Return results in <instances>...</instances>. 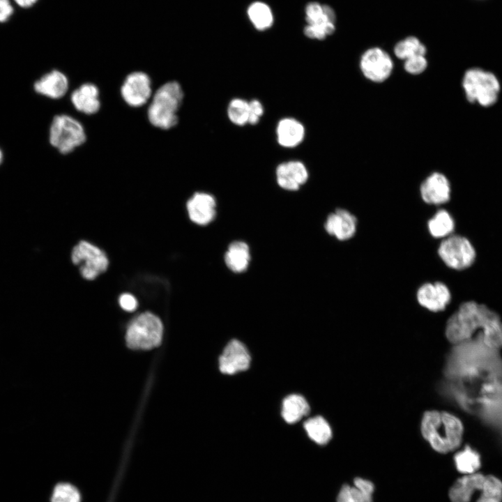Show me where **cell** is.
<instances>
[{
  "label": "cell",
  "instance_id": "6",
  "mask_svg": "<svg viewBox=\"0 0 502 502\" xmlns=\"http://www.w3.org/2000/svg\"><path fill=\"white\" fill-rule=\"evenodd\" d=\"M162 324L151 312H144L134 319L127 329L126 340L129 348L150 349L160 345L162 337Z\"/></svg>",
  "mask_w": 502,
  "mask_h": 502
},
{
  "label": "cell",
  "instance_id": "4",
  "mask_svg": "<svg viewBox=\"0 0 502 502\" xmlns=\"http://www.w3.org/2000/svg\"><path fill=\"white\" fill-rule=\"evenodd\" d=\"M462 86L467 100L483 107L494 105L500 92V82L491 72L480 68H471L466 71Z\"/></svg>",
  "mask_w": 502,
  "mask_h": 502
},
{
  "label": "cell",
  "instance_id": "7",
  "mask_svg": "<svg viewBox=\"0 0 502 502\" xmlns=\"http://www.w3.org/2000/svg\"><path fill=\"white\" fill-rule=\"evenodd\" d=\"M82 125L74 118L60 114L54 117L50 129V144L58 151L67 154L86 141Z\"/></svg>",
  "mask_w": 502,
  "mask_h": 502
},
{
  "label": "cell",
  "instance_id": "29",
  "mask_svg": "<svg viewBox=\"0 0 502 502\" xmlns=\"http://www.w3.org/2000/svg\"><path fill=\"white\" fill-rule=\"evenodd\" d=\"M248 16L259 30L269 28L273 21V17L270 8L262 2H255L250 5L248 10Z\"/></svg>",
  "mask_w": 502,
  "mask_h": 502
},
{
  "label": "cell",
  "instance_id": "28",
  "mask_svg": "<svg viewBox=\"0 0 502 502\" xmlns=\"http://www.w3.org/2000/svg\"><path fill=\"white\" fill-rule=\"evenodd\" d=\"M395 56L402 60H406L417 55H425V45L415 36H408L397 42L393 49Z\"/></svg>",
  "mask_w": 502,
  "mask_h": 502
},
{
  "label": "cell",
  "instance_id": "26",
  "mask_svg": "<svg viewBox=\"0 0 502 502\" xmlns=\"http://www.w3.org/2000/svg\"><path fill=\"white\" fill-rule=\"evenodd\" d=\"M303 426L308 436L317 444L325 445L332 437L331 428L321 416H315L307 420Z\"/></svg>",
  "mask_w": 502,
  "mask_h": 502
},
{
  "label": "cell",
  "instance_id": "10",
  "mask_svg": "<svg viewBox=\"0 0 502 502\" xmlns=\"http://www.w3.org/2000/svg\"><path fill=\"white\" fill-rule=\"evenodd\" d=\"M359 66L365 78L373 82L381 83L389 78L394 65L392 58L385 50L373 47L363 53Z\"/></svg>",
  "mask_w": 502,
  "mask_h": 502
},
{
  "label": "cell",
  "instance_id": "8",
  "mask_svg": "<svg viewBox=\"0 0 502 502\" xmlns=\"http://www.w3.org/2000/svg\"><path fill=\"white\" fill-rule=\"evenodd\" d=\"M71 259L74 264L79 266L80 273L86 280L95 279L107 270L109 264L106 254L85 241L73 248Z\"/></svg>",
  "mask_w": 502,
  "mask_h": 502
},
{
  "label": "cell",
  "instance_id": "19",
  "mask_svg": "<svg viewBox=\"0 0 502 502\" xmlns=\"http://www.w3.org/2000/svg\"><path fill=\"white\" fill-rule=\"evenodd\" d=\"M486 476L482 473L466 474L458 479L449 492L452 502H469L476 490H481Z\"/></svg>",
  "mask_w": 502,
  "mask_h": 502
},
{
  "label": "cell",
  "instance_id": "17",
  "mask_svg": "<svg viewBox=\"0 0 502 502\" xmlns=\"http://www.w3.org/2000/svg\"><path fill=\"white\" fill-rule=\"evenodd\" d=\"M186 208L190 219L199 225L212 222L216 213L214 197L206 192H195L187 201Z\"/></svg>",
  "mask_w": 502,
  "mask_h": 502
},
{
  "label": "cell",
  "instance_id": "37",
  "mask_svg": "<svg viewBox=\"0 0 502 502\" xmlns=\"http://www.w3.org/2000/svg\"><path fill=\"white\" fill-rule=\"evenodd\" d=\"M15 2L22 8H29L36 3L38 0H14Z\"/></svg>",
  "mask_w": 502,
  "mask_h": 502
},
{
  "label": "cell",
  "instance_id": "31",
  "mask_svg": "<svg viewBox=\"0 0 502 502\" xmlns=\"http://www.w3.org/2000/svg\"><path fill=\"white\" fill-rule=\"evenodd\" d=\"M476 502H502V482L493 476H487Z\"/></svg>",
  "mask_w": 502,
  "mask_h": 502
},
{
  "label": "cell",
  "instance_id": "16",
  "mask_svg": "<svg viewBox=\"0 0 502 502\" xmlns=\"http://www.w3.org/2000/svg\"><path fill=\"white\" fill-rule=\"evenodd\" d=\"M278 185L284 190H297L308 179V171L301 161L290 160L280 163L275 171Z\"/></svg>",
  "mask_w": 502,
  "mask_h": 502
},
{
  "label": "cell",
  "instance_id": "23",
  "mask_svg": "<svg viewBox=\"0 0 502 502\" xmlns=\"http://www.w3.org/2000/svg\"><path fill=\"white\" fill-rule=\"evenodd\" d=\"M250 261L248 245L243 241H234L225 254L227 266L234 273H241L246 270Z\"/></svg>",
  "mask_w": 502,
  "mask_h": 502
},
{
  "label": "cell",
  "instance_id": "2",
  "mask_svg": "<svg viewBox=\"0 0 502 502\" xmlns=\"http://www.w3.org/2000/svg\"><path fill=\"white\" fill-rule=\"evenodd\" d=\"M463 432L460 420L446 411H429L422 418L423 437L434 450L441 453L457 449L462 443Z\"/></svg>",
  "mask_w": 502,
  "mask_h": 502
},
{
  "label": "cell",
  "instance_id": "22",
  "mask_svg": "<svg viewBox=\"0 0 502 502\" xmlns=\"http://www.w3.org/2000/svg\"><path fill=\"white\" fill-rule=\"evenodd\" d=\"M374 484L366 479L356 478L353 485H344L337 495V502H372Z\"/></svg>",
  "mask_w": 502,
  "mask_h": 502
},
{
  "label": "cell",
  "instance_id": "9",
  "mask_svg": "<svg viewBox=\"0 0 502 502\" xmlns=\"http://www.w3.org/2000/svg\"><path fill=\"white\" fill-rule=\"evenodd\" d=\"M335 13L328 5L310 2L305 8V35L311 39L324 40L335 30Z\"/></svg>",
  "mask_w": 502,
  "mask_h": 502
},
{
  "label": "cell",
  "instance_id": "21",
  "mask_svg": "<svg viewBox=\"0 0 502 502\" xmlns=\"http://www.w3.org/2000/svg\"><path fill=\"white\" fill-rule=\"evenodd\" d=\"M71 101L74 107L86 114H93L100 107L99 91L91 83H85L76 89L71 94Z\"/></svg>",
  "mask_w": 502,
  "mask_h": 502
},
{
  "label": "cell",
  "instance_id": "18",
  "mask_svg": "<svg viewBox=\"0 0 502 502\" xmlns=\"http://www.w3.org/2000/svg\"><path fill=\"white\" fill-rule=\"evenodd\" d=\"M305 135L304 126L294 118L286 117L280 120L276 127L278 144L284 148H294L303 140Z\"/></svg>",
  "mask_w": 502,
  "mask_h": 502
},
{
  "label": "cell",
  "instance_id": "13",
  "mask_svg": "<svg viewBox=\"0 0 502 502\" xmlns=\"http://www.w3.org/2000/svg\"><path fill=\"white\" fill-rule=\"evenodd\" d=\"M250 362L251 357L246 347L240 341L232 340L219 358V369L223 374H234L248 370Z\"/></svg>",
  "mask_w": 502,
  "mask_h": 502
},
{
  "label": "cell",
  "instance_id": "32",
  "mask_svg": "<svg viewBox=\"0 0 502 502\" xmlns=\"http://www.w3.org/2000/svg\"><path fill=\"white\" fill-rule=\"evenodd\" d=\"M78 491L69 484L57 485L52 492L51 502H79Z\"/></svg>",
  "mask_w": 502,
  "mask_h": 502
},
{
  "label": "cell",
  "instance_id": "36",
  "mask_svg": "<svg viewBox=\"0 0 502 502\" xmlns=\"http://www.w3.org/2000/svg\"><path fill=\"white\" fill-rule=\"evenodd\" d=\"M14 12L10 0H0V23L7 22Z\"/></svg>",
  "mask_w": 502,
  "mask_h": 502
},
{
  "label": "cell",
  "instance_id": "27",
  "mask_svg": "<svg viewBox=\"0 0 502 502\" xmlns=\"http://www.w3.org/2000/svg\"><path fill=\"white\" fill-rule=\"evenodd\" d=\"M454 461L457 471L464 474L476 473L481 465L480 455L469 446L455 454Z\"/></svg>",
  "mask_w": 502,
  "mask_h": 502
},
{
  "label": "cell",
  "instance_id": "30",
  "mask_svg": "<svg viewBox=\"0 0 502 502\" xmlns=\"http://www.w3.org/2000/svg\"><path fill=\"white\" fill-rule=\"evenodd\" d=\"M227 112L232 123L238 126L248 123L249 101L240 98H234L229 102Z\"/></svg>",
  "mask_w": 502,
  "mask_h": 502
},
{
  "label": "cell",
  "instance_id": "11",
  "mask_svg": "<svg viewBox=\"0 0 502 502\" xmlns=\"http://www.w3.org/2000/svg\"><path fill=\"white\" fill-rule=\"evenodd\" d=\"M125 102L132 107L144 105L151 96V82L149 75L137 71L129 74L121 88Z\"/></svg>",
  "mask_w": 502,
  "mask_h": 502
},
{
  "label": "cell",
  "instance_id": "38",
  "mask_svg": "<svg viewBox=\"0 0 502 502\" xmlns=\"http://www.w3.org/2000/svg\"><path fill=\"white\" fill-rule=\"evenodd\" d=\"M1 160H2V153L0 150V163H1Z\"/></svg>",
  "mask_w": 502,
  "mask_h": 502
},
{
  "label": "cell",
  "instance_id": "14",
  "mask_svg": "<svg viewBox=\"0 0 502 502\" xmlns=\"http://www.w3.org/2000/svg\"><path fill=\"white\" fill-rule=\"evenodd\" d=\"M451 190L450 183L446 176L436 172L429 174L422 182L420 194L426 204L442 205L450 201Z\"/></svg>",
  "mask_w": 502,
  "mask_h": 502
},
{
  "label": "cell",
  "instance_id": "34",
  "mask_svg": "<svg viewBox=\"0 0 502 502\" xmlns=\"http://www.w3.org/2000/svg\"><path fill=\"white\" fill-rule=\"evenodd\" d=\"M264 114L262 103L257 99L249 101V118L248 124H257Z\"/></svg>",
  "mask_w": 502,
  "mask_h": 502
},
{
  "label": "cell",
  "instance_id": "25",
  "mask_svg": "<svg viewBox=\"0 0 502 502\" xmlns=\"http://www.w3.org/2000/svg\"><path fill=\"white\" fill-rule=\"evenodd\" d=\"M427 229L432 237L443 239L454 234L455 222L447 210L439 209L428 220Z\"/></svg>",
  "mask_w": 502,
  "mask_h": 502
},
{
  "label": "cell",
  "instance_id": "35",
  "mask_svg": "<svg viewBox=\"0 0 502 502\" xmlns=\"http://www.w3.org/2000/svg\"><path fill=\"white\" fill-rule=\"evenodd\" d=\"M119 304L126 311L132 312L137 308V301L130 294H123L119 298Z\"/></svg>",
  "mask_w": 502,
  "mask_h": 502
},
{
  "label": "cell",
  "instance_id": "33",
  "mask_svg": "<svg viewBox=\"0 0 502 502\" xmlns=\"http://www.w3.org/2000/svg\"><path fill=\"white\" fill-rule=\"evenodd\" d=\"M404 61L405 71L411 75H419L423 73L428 64L425 55L414 56Z\"/></svg>",
  "mask_w": 502,
  "mask_h": 502
},
{
  "label": "cell",
  "instance_id": "12",
  "mask_svg": "<svg viewBox=\"0 0 502 502\" xmlns=\"http://www.w3.org/2000/svg\"><path fill=\"white\" fill-rule=\"evenodd\" d=\"M416 299L422 307L437 312L444 310L450 303L452 293L444 282H427L418 289Z\"/></svg>",
  "mask_w": 502,
  "mask_h": 502
},
{
  "label": "cell",
  "instance_id": "15",
  "mask_svg": "<svg viewBox=\"0 0 502 502\" xmlns=\"http://www.w3.org/2000/svg\"><path fill=\"white\" fill-rule=\"evenodd\" d=\"M326 232L340 241L351 238L357 229V219L350 211L337 208L330 213L324 223Z\"/></svg>",
  "mask_w": 502,
  "mask_h": 502
},
{
  "label": "cell",
  "instance_id": "1",
  "mask_svg": "<svg viewBox=\"0 0 502 502\" xmlns=\"http://www.w3.org/2000/svg\"><path fill=\"white\" fill-rule=\"evenodd\" d=\"M446 335L456 345L478 340L489 349H499L502 348V319L487 304L466 301L448 319Z\"/></svg>",
  "mask_w": 502,
  "mask_h": 502
},
{
  "label": "cell",
  "instance_id": "3",
  "mask_svg": "<svg viewBox=\"0 0 502 502\" xmlns=\"http://www.w3.org/2000/svg\"><path fill=\"white\" fill-rule=\"evenodd\" d=\"M183 98V91L176 81L168 82L158 89L147 110L149 122L155 127L167 130L178 121L177 112Z\"/></svg>",
  "mask_w": 502,
  "mask_h": 502
},
{
  "label": "cell",
  "instance_id": "5",
  "mask_svg": "<svg viewBox=\"0 0 502 502\" xmlns=\"http://www.w3.org/2000/svg\"><path fill=\"white\" fill-rule=\"evenodd\" d=\"M437 254L448 268L456 271L469 269L477 259V251L473 242L467 236L457 234L442 239Z\"/></svg>",
  "mask_w": 502,
  "mask_h": 502
},
{
  "label": "cell",
  "instance_id": "20",
  "mask_svg": "<svg viewBox=\"0 0 502 502\" xmlns=\"http://www.w3.org/2000/svg\"><path fill=\"white\" fill-rule=\"evenodd\" d=\"M68 88L67 77L56 70L44 75L34 84V89L38 93L54 99L63 96Z\"/></svg>",
  "mask_w": 502,
  "mask_h": 502
},
{
  "label": "cell",
  "instance_id": "24",
  "mask_svg": "<svg viewBox=\"0 0 502 502\" xmlns=\"http://www.w3.org/2000/svg\"><path fill=\"white\" fill-rule=\"evenodd\" d=\"M310 412L307 400L300 395L287 396L282 402V416L289 424L297 423Z\"/></svg>",
  "mask_w": 502,
  "mask_h": 502
}]
</instances>
